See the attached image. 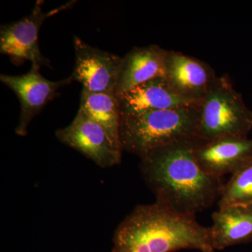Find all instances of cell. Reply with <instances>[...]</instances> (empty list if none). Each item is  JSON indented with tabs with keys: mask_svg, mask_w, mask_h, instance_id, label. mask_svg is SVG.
<instances>
[{
	"mask_svg": "<svg viewBox=\"0 0 252 252\" xmlns=\"http://www.w3.org/2000/svg\"><path fill=\"white\" fill-rule=\"evenodd\" d=\"M252 111L235 90L228 75L217 77L199 105L197 140L248 138Z\"/></svg>",
	"mask_w": 252,
	"mask_h": 252,
	"instance_id": "cell-4",
	"label": "cell"
},
{
	"mask_svg": "<svg viewBox=\"0 0 252 252\" xmlns=\"http://www.w3.org/2000/svg\"><path fill=\"white\" fill-rule=\"evenodd\" d=\"M194 156L205 173L222 178L234 174L252 160V140L223 137L207 142L197 141Z\"/></svg>",
	"mask_w": 252,
	"mask_h": 252,
	"instance_id": "cell-9",
	"label": "cell"
},
{
	"mask_svg": "<svg viewBox=\"0 0 252 252\" xmlns=\"http://www.w3.org/2000/svg\"><path fill=\"white\" fill-rule=\"evenodd\" d=\"M165 77L182 97L200 103L217 75L203 61L179 51H167Z\"/></svg>",
	"mask_w": 252,
	"mask_h": 252,
	"instance_id": "cell-10",
	"label": "cell"
},
{
	"mask_svg": "<svg viewBox=\"0 0 252 252\" xmlns=\"http://www.w3.org/2000/svg\"><path fill=\"white\" fill-rule=\"evenodd\" d=\"M199 104L122 117L123 151L141 158L146 154L187 140H197Z\"/></svg>",
	"mask_w": 252,
	"mask_h": 252,
	"instance_id": "cell-3",
	"label": "cell"
},
{
	"mask_svg": "<svg viewBox=\"0 0 252 252\" xmlns=\"http://www.w3.org/2000/svg\"><path fill=\"white\" fill-rule=\"evenodd\" d=\"M79 111L102 126L114 142L122 147L120 141L122 114L119 98L115 94H96L82 89Z\"/></svg>",
	"mask_w": 252,
	"mask_h": 252,
	"instance_id": "cell-14",
	"label": "cell"
},
{
	"mask_svg": "<svg viewBox=\"0 0 252 252\" xmlns=\"http://www.w3.org/2000/svg\"><path fill=\"white\" fill-rule=\"evenodd\" d=\"M75 2L69 1L49 12H44L42 9L44 1L38 0L28 16L1 26L0 53L9 56L14 64H21L25 61H30L32 67H50L49 60L43 56L39 49V31L47 18L69 9Z\"/></svg>",
	"mask_w": 252,
	"mask_h": 252,
	"instance_id": "cell-5",
	"label": "cell"
},
{
	"mask_svg": "<svg viewBox=\"0 0 252 252\" xmlns=\"http://www.w3.org/2000/svg\"><path fill=\"white\" fill-rule=\"evenodd\" d=\"M40 68L31 67L22 75L1 74L0 81L17 95L21 103L19 121L15 132L27 135L30 124L46 104L58 95L60 89L72 82L70 77L63 80H48L40 74Z\"/></svg>",
	"mask_w": 252,
	"mask_h": 252,
	"instance_id": "cell-7",
	"label": "cell"
},
{
	"mask_svg": "<svg viewBox=\"0 0 252 252\" xmlns=\"http://www.w3.org/2000/svg\"><path fill=\"white\" fill-rule=\"evenodd\" d=\"M187 140L155 149L140 158L144 182L158 203L172 211L195 217L218 202L225 184L207 175L198 165L194 147Z\"/></svg>",
	"mask_w": 252,
	"mask_h": 252,
	"instance_id": "cell-1",
	"label": "cell"
},
{
	"mask_svg": "<svg viewBox=\"0 0 252 252\" xmlns=\"http://www.w3.org/2000/svg\"><path fill=\"white\" fill-rule=\"evenodd\" d=\"M75 63L70 77L84 90L96 94H114L123 58L86 44L74 36Z\"/></svg>",
	"mask_w": 252,
	"mask_h": 252,
	"instance_id": "cell-8",
	"label": "cell"
},
{
	"mask_svg": "<svg viewBox=\"0 0 252 252\" xmlns=\"http://www.w3.org/2000/svg\"><path fill=\"white\" fill-rule=\"evenodd\" d=\"M219 208L231 205H252V160L232 175L225 184Z\"/></svg>",
	"mask_w": 252,
	"mask_h": 252,
	"instance_id": "cell-15",
	"label": "cell"
},
{
	"mask_svg": "<svg viewBox=\"0 0 252 252\" xmlns=\"http://www.w3.org/2000/svg\"><path fill=\"white\" fill-rule=\"evenodd\" d=\"M167 54V50L155 44L131 49L122 59L116 96L155 78L165 77Z\"/></svg>",
	"mask_w": 252,
	"mask_h": 252,
	"instance_id": "cell-12",
	"label": "cell"
},
{
	"mask_svg": "<svg viewBox=\"0 0 252 252\" xmlns=\"http://www.w3.org/2000/svg\"><path fill=\"white\" fill-rule=\"evenodd\" d=\"M56 136L61 143L77 151L102 168L122 162V147L114 142L102 126L80 111L69 126L56 130Z\"/></svg>",
	"mask_w": 252,
	"mask_h": 252,
	"instance_id": "cell-6",
	"label": "cell"
},
{
	"mask_svg": "<svg viewBox=\"0 0 252 252\" xmlns=\"http://www.w3.org/2000/svg\"><path fill=\"white\" fill-rule=\"evenodd\" d=\"M216 252L210 230L194 216L181 215L156 201L139 205L118 225L112 252Z\"/></svg>",
	"mask_w": 252,
	"mask_h": 252,
	"instance_id": "cell-2",
	"label": "cell"
},
{
	"mask_svg": "<svg viewBox=\"0 0 252 252\" xmlns=\"http://www.w3.org/2000/svg\"><path fill=\"white\" fill-rule=\"evenodd\" d=\"M209 227L215 251L252 242V205H231L220 208L212 215Z\"/></svg>",
	"mask_w": 252,
	"mask_h": 252,
	"instance_id": "cell-13",
	"label": "cell"
},
{
	"mask_svg": "<svg viewBox=\"0 0 252 252\" xmlns=\"http://www.w3.org/2000/svg\"><path fill=\"white\" fill-rule=\"evenodd\" d=\"M122 117L199 104L182 97L165 77H158L136 86L118 97Z\"/></svg>",
	"mask_w": 252,
	"mask_h": 252,
	"instance_id": "cell-11",
	"label": "cell"
}]
</instances>
